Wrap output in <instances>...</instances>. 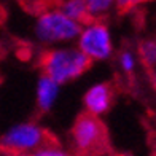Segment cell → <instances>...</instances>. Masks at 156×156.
Masks as SVG:
<instances>
[{
  "mask_svg": "<svg viewBox=\"0 0 156 156\" xmlns=\"http://www.w3.org/2000/svg\"><path fill=\"white\" fill-rule=\"evenodd\" d=\"M59 96V84L46 75H41L37 81V107L40 112H49Z\"/></svg>",
  "mask_w": 156,
  "mask_h": 156,
  "instance_id": "52a82bcc",
  "label": "cell"
},
{
  "mask_svg": "<svg viewBox=\"0 0 156 156\" xmlns=\"http://www.w3.org/2000/svg\"><path fill=\"white\" fill-rule=\"evenodd\" d=\"M136 64H137V58L132 51H123L121 53V56H119V66H121V69L124 72L131 73L136 69Z\"/></svg>",
  "mask_w": 156,
  "mask_h": 156,
  "instance_id": "7c38bea8",
  "label": "cell"
},
{
  "mask_svg": "<svg viewBox=\"0 0 156 156\" xmlns=\"http://www.w3.org/2000/svg\"><path fill=\"white\" fill-rule=\"evenodd\" d=\"M113 102V89L108 83H96L93 84L83 97V104L86 107V113L93 116H101L107 113Z\"/></svg>",
  "mask_w": 156,
  "mask_h": 156,
  "instance_id": "8992f818",
  "label": "cell"
},
{
  "mask_svg": "<svg viewBox=\"0 0 156 156\" xmlns=\"http://www.w3.org/2000/svg\"><path fill=\"white\" fill-rule=\"evenodd\" d=\"M59 10L69 19H72L73 23L80 24V26H86L88 23H91L88 11H86V3L83 0H67V2H64L61 5Z\"/></svg>",
  "mask_w": 156,
  "mask_h": 156,
  "instance_id": "ba28073f",
  "label": "cell"
},
{
  "mask_svg": "<svg viewBox=\"0 0 156 156\" xmlns=\"http://www.w3.org/2000/svg\"><path fill=\"white\" fill-rule=\"evenodd\" d=\"M83 26L69 19L61 10H48L40 13L35 21V37L45 45L72 41L78 38Z\"/></svg>",
  "mask_w": 156,
  "mask_h": 156,
  "instance_id": "3957f363",
  "label": "cell"
},
{
  "mask_svg": "<svg viewBox=\"0 0 156 156\" xmlns=\"http://www.w3.org/2000/svg\"><path fill=\"white\" fill-rule=\"evenodd\" d=\"M48 140V132L37 123H19L11 126L0 137V147L13 153L30 154L49 145Z\"/></svg>",
  "mask_w": 156,
  "mask_h": 156,
  "instance_id": "277c9868",
  "label": "cell"
},
{
  "mask_svg": "<svg viewBox=\"0 0 156 156\" xmlns=\"http://www.w3.org/2000/svg\"><path fill=\"white\" fill-rule=\"evenodd\" d=\"M151 84H153V88L156 89V72L151 73Z\"/></svg>",
  "mask_w": 156,
  "mask_h": 156,
  "instance_id": "4fadbf2b",
  "label": "cell"
},
{
  "mask_svg": "<svg viewBox=\"0 0 156 156\" xmlns=\"http://www.w3.org/2000/svg\"><path fill=\"white\" fill-rule=\"evenodd\" d=\"M139 58L145 67H156V38H148L140 41L139 45Z\"/></svg>",
  "mask_w": 156,
  "mask_h": 156,
  "instance_id": "9c48e42d",
  "label": "cell"
},
{
  "mask_svg": "<svg viewBox=\"0 0 156 156\" xmlns=\"http://www.w3.org/2000/svg\"><path fill=\"white\" fill-rule=\"evenodd\" d=\"M43 75L51 78L59 86L80 78L91 67V61L78 48H54L41 56Z\"/></svg>",
  "mask_w": 156,
  "mask_h": 156,
  "instance_id": "6da1fadb",
  "label": "cell"
},
{
  "mask_svg": "<svg viewBox=\"0 0 156 156\" xmlns=\"http://www.w3.org/2000/svg\"><path fill=\"white\" fill-rule=\"evenodd\" d=\"M27 156H75L72 154L70 151H66L64 148L61 147H56V145H46L43 148H40V150L34 151Z\"/></svg>",
  "mask_w": 156,
  "mask_h": 156,
  "instance_id": "8fae6325",
  "label": "cell"
},
{
  "mask_svg": "<svg viewBox=\"0 0 156 156\" xmlns=\"http://www.w3.org/2000/svg\"><path fill=\"white\" fill-rule=\"evenodd\" d=\"M84 3H86V11H88L89 19H93L96 16H102L112 6V2H108V0H88Z\"/></svg>",
  "mask_w": 156,
  "mask_h": 156,
  "instance_id": "30bf717a",
  "label": "cell"
},
{
  "mask_svg": "<svg viewBox=\"0 0 156 156\" xmlns=\"http://www.w3.org/2000/svg\"><path fill=\"white\" fill-rule=\"evenodd\" d=\"M78 51L93 61H105L113 53V40L108 27L102 23H88L78 35Z\"/></svg>",
  "mask_w": 156,
  "mask_h": 156,
  "instance_id": "5b68a950",
  "label": "cell"
},
{
  "mask_svg": "<svg viewBox=\"0 0 156 156\" xmlns=\"http://www.w3.org/2000/svg\"><path fill=\"white\" fill-rule=\"evenodd\" d=\"M72 142L80 156H101L108 148L105 124L97 116L83 113L72 127Z\"/></svg>",
  "mask_w": 156,
  "mask_h": 156,
  "instance_id": "7a4b0ae2",
  "label": "cell"
}]
</instances>
